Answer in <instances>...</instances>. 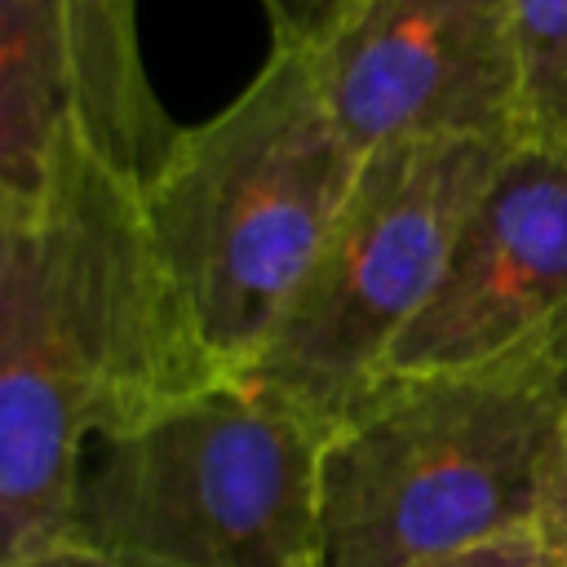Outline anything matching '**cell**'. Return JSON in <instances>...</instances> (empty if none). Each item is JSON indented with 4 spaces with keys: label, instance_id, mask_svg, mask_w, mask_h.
Returning <instances> with one entry per match:
<instances>
[{
    "label": "cell",
    "instance_id": "6da1fadb",
    "mask_svg": "<svg viewBox=\"0 0 567 567\" xmlns=\"http://www.w3.org/2000/svg\"><path fill=\"white\" fill-rule=\"evenodd\" d=\"M213 381L151 261L137 186L80 137L0 221V567L66 540L93 439Z\"/></svg>",
    "mask_w": 567,
    "mask_h": 567
},
{
    "label": "cell",
    "instance_id": "7a4b0ae2",
    "mask_svg": "<svg viewBox=\"0 0 567 567\" xmlns=\"http://www.w3.org/2000/svg\"><path fill=\"white\" fill-rule=\"evenodd\" d=\"M359 164L310 53L270 49L257 80L208 124L182 128L137 190L164 292L217 377H244L257 363Z\"/></svg>",
    "mask_w": 567,
    "mask_h": 567
},
{
    "label": "cell",
    "instance_id": "3957f363",
    "mask_svg": "<svg viewBox=\"0 0 567 567\" xmlns=\"http://www.w3.org/2000/svg\"><path fill=\"white\" fill-rule=\"evenodd\" d=\"M567 323L474 368L385 372L319 447V567H416L536 523Z\"/></svg>",
    "mask_w": 567,
    "mask_h": 567
},
{
    "label": "cell",
    "instance_id": "277c9868",
    "mask_svg": "<svg viewBox=\"0 0 567 567\" xmlns=\"http://www.w3.org/2000/svg\"><path fill=\"white\" fill-rule=\"evenodd\" d=\"M323 430L244 377L84 447L66 540L115 567H319Z\"/></svg>",
    "mask_w": 567,
    "mask_h": 567
},
{
    "label": "cell",
    "instance_id": "5b68a950",
    "mask_svg": "<svg viewBox=\"0 0 567 567\" xmlns=\"http://www.w3.org/2000/svg\"><path fill=\"white\" fill-rule=\"evenodd\" d=\"M509 146L434 137L368 151L306 284L244 381L328 434L381 381Z\"/></svg>",
    "mask_w": 567,
    "mask_h": 567
},
{
    "label": "cell",
    "instance_id": "8992f818",
    "mask_svg": "<svg viewBox=\"0 0 567 567\" xmlns=\"http://www.w3.org/2000/svg\"><path fill=\"white\" fill-rule=\"evenodd\" d=\"M177 133L146 84L137 13L102 0H0V221L53 186L80 137L142 190Z\"/></svg>",
    "mask_w": 567,
    "mask_h": 567
},
{
    "label": "cell",
    "instance_id": "52a82bcc",
    "mask_svg": "<svg viewBox=\"0 0 567 567\" xmlns=\"http://www.w3.org/2000/svg\"><path fill=\"white\" fill-rule=\"evenodd\" d=\"M310 62L359 155L434 137L523 142L509 0H363Z\"/></svg>",
    "mask_w": 567,
    "mask_h": 567
},
{
    "label": "cell",
    "instance_id": "ba28073f",
    "mask_svg": "<svg viewBox=\"0 0 567 567\" xmlns=\"http://www.w3.org/2000/svg\"><path fill=\"white\" fill-rule=\"evenodd\" d=\"M563 323L567 151L523 137L470 208L439 288L394 341L385 372L474 368Z\"/></svg>",
    "mask_w": 567,
    "mask_h": 567
},
{
    "label": "cell",
    "instance_id": "9c48e42d",
    "mask_svg": "<svg viewBox=\"0 0 567 567\" xmlns=\"http://www.w3.org/2000/svg\"><path fill=\"white\" fill-rule=\"evenodd\" d=\"M523 71V137L567 151V0H509Z\"/></svg>",
    "mask_w": 567,
    "mask_h": 567
},
{
    "label": "cell",
    "instance_id": "30bf717a",
    "mask_svg": "<svg viewBox=\"0 0 567 567\" xmlns=\"http://www.w3.org/2000/svg\"><path fill=\"white\" fill-rule=\"evenodd\" d=\"M563 563H567V558L536 532V523H527V527L487 536V540H478V545H465V549L425 558V563H416V567H563Z\"/></svg>",
    "mask_w": 567,
    "mask_h": 567
},
{
    "label": "cell",
    "instance_id": "8fae6325",
    "mask_svg": "<svg viewBox=\"0 0 567 567\" xmlns=\"http://www.w3.org/2000/svg\"><path fill=\"white\" fill-rule=\"evenodd\" d=\"M359 4L363 0H261L275 31V49H292V53L319 49Z\"/></svg>",
    "mask_w": 567,
    "mask_h": 567
},
{
    "label": "cell",
    "instance_id": "7c38bea8",
    "mask_svg": "<svg viewBox=\"0 0 567 567\" xmlns=\"http://www.w3.org/2000/svg\"><path fill=\"white\" fill-rule=\"evenodd\" d=\"M536 532L567 558V421L554 439L545 478H540V501H536Z\"/></svg>",
    "mask_w": 567,
    "mask_h": 567
},
{
    "label": "cell",
    "instance_id": "4fadbf2b",
    "mask_svg": "<svg viewBox=\"0 0 567 567\" xmlns=\"http://www.w3.org/2000/svg\"><path fill=\"white\" fill-rule=\"evenodd\" d=\"M22 567H115V563L97 558V554H93V549H84V545L62 540V545H53V549H44V554L27 558Z\"/></svg>",
    "mask_w": 567,
    "mask_h": 567
},
{
    "label": "cell",
    "instance_id": "5bb4252c",
    "mask_svg": "<svg viewBox=\"0 0 567 567\" xmlns=\"http://www.w3.org/2000/svg\"><path fill=\"white\" fill-rule=\"evenodd\" d=\"M102 4H111V9H120V13H137V0H102Z\"/></svg>",
    "mask_w": 567,
    "mask_h": 567
},
{
    "label": "cell",
    "instance_id": "9a60e30c",
    "mask_svg": "<svg viewBox=\"0 0 567 567\" xmlns=\"http://www.w3.org/2000/svg\"><path fill=\"white\" fill-rule=\"evenodd\" d=\"M563 567H567V563H563Z\"/></svg>",
    "mask_w": 567,
    "mask_h": 567
}]
</instances>
